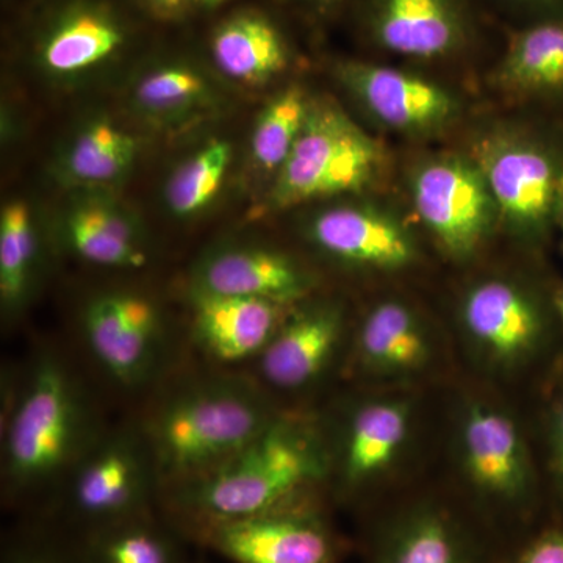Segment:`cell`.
I'll use <instances>...</instances> for the list:
<instances>
[{
  "label": "cell",
  "mask_w": 563,
  "mask_h": 563,
  "mask_svg": "<svg viewBox=\"0 0 563 563\" xmlns=\"http://www.w3.org/2000/svg\"><path fill=\"white\" fill-rule=\"evenodd\" d=\"M3 410L2 483L10 503L51 498L103 428L87 388L69 363L43 350L22 374Z\"/></svg>",
  "instance_id": "6da1fadb"
},
{
  "label": "cell",
  "mask_w": 563,
  "mask_h": 563,
  "mask_svg": "<svg viewBox=\"0 0 563 563\" xmlns=\"http://www.w3.org/2000/svg\"><path fill=\"white\" fill-rule=\"evenodd\" d=\"M276 407L254 380L203 374L174 384L139 421L162 493L213 472L261 435Z\"/></svg>",
  "instance_id": "7a4b0ae2"
},
{
  "label": "cell",
  "mask_w": 563,
  "mask_h": 563,
  "mask_svg": "<svg viewBox=\"0 0 563 563\" xmlns=\"http://www.w3.org/2000/svg\"><path fill=\"white\" fill-rule=\"evenodd\" d=\"M328 466V451L312 422L279 412L213 472L163 493L158 510L176 528L251 517L303 498Z\"/></svg>",
  "instance_id": "3957f363"
},
{
  "label": "cell",
  "mask_w": 563,
  "mask_h": 563,
  "mask_svg": "<svg viewBox=\"0 0 563 563\" xmlns=\"http://www.w3.org/2000/svg\"><path fill=\"white\" fill-rule=\"evenodd\" d=\"M161 483L139 422L103 429L69 474L54 504L55 521L79 533L158 510Z\"/></svg>",
  "instance_id": "277c9868"
},
{
  "label": "cell",
  "mask_w": 563,
  "mask_h": 563,
  "mask_svg": "<svg viewBox=\"0 0 563 563\" xmlns=\"http://www.w3.org/2000/svg\"><path fill=\"white\" fill-rule=\"evenodd\" d=\"M383 147L332 103L313 102L295 147L277 172V209L357 192L383 172Z\"/></svg>",
  "instance_id": "5b68a950"
},
{
  "label": "cell",
  "mask_w": 563,
  "mask_h": 563,
  "mask_svg": "<svg viewBox=\"0 0 563 563\" xmlns=\"http://www.w3.org/2000/svg\"><path fill=\"white\" fill-rule=\"evenodd\" d=\"M459 450L483 520L528 525L539 506V479L514 417L493 404H470L462 417Z\"/></svg>",
  "instance_id": "8992f818"
},
{
  "label": "cell",
  "mask_w": 563,
  "mask_h": 563,
  "mask_svg": "<svg viewBox=\"0 0 563 563\" xmlns=\"http://www.w3.org/2000/svg\"><path fill=\"white\" fill-rule=\"evenodd\" d=\"M81 336L103 376L129 391L157 384L172 358L161 307L140 291L91 298L81 313Z\"/></svg>",
  "instance_id": "52a82bcc"
},
{
  "label": "cell",
  "mask_w": 563,
  "mask_h": 563,
  "mask_svg": "<svg viewBox=\"0 0 563 563\" xmlns=\"http://www.w3.org/2000/svg\"><path fill=\"white\" fill-rule=\"evenodd\" d=\"M176 529L232 563H342L339 537L306 496L251 517Z\"/></svg>",
  "instance_id": "ba28073f"
},
{
  "label": "cell",
  "mask_w": 563,
  "mask_h": 563,
  "mask_svg": "<svg viewBox=\"0 0 563 563\" xmlns=\"http://www.w3.org/2000/svg\"><path fill=\"white\" fill-rule=\"evenodd\" d=\"M499 218L523 239L542 240L558 224L563 188V154L533 135H498L481 150L479 161Z\"/></svg>",
  "instance_id": "9c48e42d"
},
{
  "label": "cell",
  "mask_w": 563,
  "mask_h": 563,
  "mask_svg": "<svg viewBox=\"0 0 563 563\" xmlns=\"http://www.w3.org/2000/svg\"><path fill=\"white\" fill-rule=\"evenodd\" d=\"M558 318L553 299L520 282L487 279L463 296V331L474 350L496 368H520L548 350Z\"/></svg>",
  "instance_id": "30bf717a"
},
{
  "label": "cell",
  "mask_w": 563,
  "mask_h": 563,
  "mask_svg": "<svg viewBox=\"0 0 563 563\" xmlns=\"http://www.w3.org/2000/svg\"><path fill=\"white\" fill-rule=\"evenodd\" d=\"M415 210L448 254L465 258L483 246L499 218L479 163L443 155L413 174Z\"/></svg>",
  "instance_id": "8fae6325"
},
{
  "label": "cell",
  "mask_w": 563,
  "mask_h": 563,
  "mask_svg": "<svg viewBox=\"0 0 563 563\" xmlns=\"http://www.w3.org/2000/svg\"><path fill=\"white\" fill-rule=\"evenodd\" d=\"M365 563H499L472 520L432 499L393 510L373 526Z\"/></svg>",
  "instance_id": "7c38bea8"
},
{
  "label": "cell",
  "mask_w": 563,
  "mask_h": 563,
  "mask_svg": "<svg viewBox=\"0 0 563 563\" xmlns=\"http://www.w3.org/2000/svg\"><path fill=\"white\" fill-rule=\"evenodd\" d=\"M309 236L325 255L357 268L399 272L418 257L412 232L395 214L372 206H339L318 213Z\"/></svg>",
  "instance_id": "4fadbf2b"
},
{
  "label": "cell",
  "mask_w": 563,
  "mask_h": 563,
  "mask_svg": "<svg viewBox=\"0 0 563 563\" xmlns=\"http://www.w3.org/2000/svg\"><path fill=\"white\" fill-rule=\"evenodd\" d=\"M344 318L336 303L318 302L290 312L254 362L266 387L299 391L331 366L342 343Z\"/></svg>",
  "instance_id": "5bb4252c"
},
{
  "label": "cell",
  "mask_w": 563,
  "mask_h": 563,
  "mask_svg": "<svg viewBox=\"0 0 563 563\" xmlns=\"http://www.w3.org/2000/svg\"><path fill=\"white\" fill-rule=\"evenodd\" d=\"M343 80L365 109L395 131H440L455 120L459 101L435 81L387 66L346 65Z\"/></svg>",
  "instance_id": "9a60e30c"
},
{
  "label": "cell",
  "mask_w": 563,
  "mask_h": 563,
  "mask_svg": "<svg viewBox=\"0 0 563 563\" xmlns=\"http://www.w3.org/2000/svg\"><path fill=\"white\" fill-rule=\"evenodd\" d=\"M192 339L221 366L254 363L272 342L291 306L266 299L192 291Z\"/></svg>",
  "instance_id": "2e32d148"
},
{
  "label": "cell",
  "mask_w": 563,
  "mask_h": 563,
  "mask_svg": "<svg viewBox=\"0 0 563 563\" xmlns=\"http://www.w3.org/2000/svg\"><path fill=\"white\" fill-rule=\"evenodd\" d=\"M312 284V276L279 251L236 246L211 252L199 263L192 291L292 306L309 295Z\"/></svg>",
  "instance_id": "e0dca14e"
},
{
  "label": "cell",
  "mask_w": 563,
  "mask_h": 563,
  "mask_svg": "<svg viewBox=\"0 0 563 563\" xmlns=\"http://www.w3.org/2000/svg\"><path fill=\"white\" fill-rule=\"evenodd\" d=\"M374 38L404 57H446L466 38L465 14L459 0H374Z\"/></svg>",
  "instance_id": "ac0fdd59"
},
{
  "label": "cell",
  "mask_w": 563,
  "mask_h": 563,
  "mask_svg": "<svg viewBox=\"0 0 563 563\" xmlns=\"http://www.w3.org/2000/svg\"><path fill=\"white\" fill-rule=\"evenodd\" d=\"M410 422L412 407L407 399H372L352 412L340 451L344 492H358L390 468L407 442Z\"/></svg>",
  "instance_id": "d6986e66"
},
{
  "label": "cell",
  "mask_w": 563,
  "mask_h": 563,
  "mask_svg": "<svg viewBox=\"0 0 563 563\" xmlns=\"http://www.w3.org/2000/svg\"><path fill=\"white\" fill-rule=\"evenodd\" d=\"M355 354L366 372L404 376L421 372L431 361V335L407 303L387 299L373 306L363 318Z\"/></svg>",
  "instance_id": "ffe728a7"
},
{
  "label": "cell",
  "mask_w": 563,
  "mask_h": 563,
  "mask_svg": "<svg viewBox=\"0 0 563 563\" xmlns=\"http://www.w3.org/2000/svg\"><path fill=\"white\" fill-rule=\"evenodd\" d=\"M69 536L81 563H190L187 539L158 510Z\"/></svg>",
  "instance_id": "44dd1931"
},
{
  "label": "cell",
  "mask_w": 563,
  "mask_h": 563,
  "mask_svg": "<svg viewBox=\"0 0 563 563\" xmlns=\"http://www.w3.org/2000/svg\"><path fill=\"white\" fill-rule=\"evenodd\" d=\"M65 236L70 252L91 265L139 272L150 263V252L131 218L106 202L88 201L70 211Z\"/></svg>",
  "instance_id": "7402d4cb"
},
{
  "label": "cell",
  "mask_w": 563,
  "mask_h": 563,
  "mask_svg": "<svg viewBox=\"0 0 563 563\" xmlns=\"http://www.w3.org/2000/svg\"><path fill=\"white\" fill-rule=\"evenodd\" d=\"M211 52L225 76L244 84H262L287 66V47L280 33L272 22L252 14L222 25Z\"/></svg>",
  "instance_id": "603a6c76"
},
{
  "label": "cell",
  "mask_w": 563,
  "mask_h": 563,
  "mask_svg": "<svg viewBox=\"0 0 563 563\" xmlns=\"http://www.w3.org/2000/svg\"><path fill=\"white\" fill-rule=\"evenodd\" d=\"M504 84L542 98L563 96V22H547L518 35L503 63Z\"/></svg>",
  "instance_id": "cb8c5ba5"
},
{
  "label": "cell",
  "mask_w": 563,
  "mask_h": 563,
  "mask_svg": "<svg viewBox=\"0 0 563 563\" xmlns=\"http://www.w3.org/2000/svg\"><path fill=\"white\" fill-rule=\"evenodd\" d=\"M38 257L31 210L10 202L0 217V299L7 313L20 312L31 298Z\"/></svg>",
  "instance_id": "d4e9b609"
},
{
  "label": "cell",
  "mask_w": 563,
  "mask_h": 563,
  "mask_svg": "<svg viewBox=\"0 0 563 563\" xmlns=\"http://www.w3.org/2000/svg\"><path fill=\"white\" fill-rule=\"evenodd\" d=\"M122 43V32L98 11H80L52 33L43 51L47 69L57 74L80 73L110 57Z\"/></svg>",
  "instance_id": "484cf974"
},
{
  "label": "cell",
  "mask_w": 563,
  "mask_h": 563,
  "mask_svg": "<svg viewBox=\"0 0 563 563\" xmlns=\"http://www.w3.org/2000/svg\"><path fill=\"white\" fill-rule=\"evenodd\" d=\"M136 141L109 121L92 122L74 141L68 161L69 176L80 184H107L132 165Z\"/></svg>",
  "instance_id": "4316f807"
},
{
  "label": "cell",
  "mask_w": 563,
  "mask_h": 563,
  "mask_svg": "<svg viewBox=\"0 0 563 563\" xmlns=\"http://www.w3.org/2000/svg\"><path fill=\"white\" fill-rule=\"evenodd\" d=\"M310 106L301 88L291 87L262 110L251 140L252 158L258 168L279 172L299 139Z\"/></svg>",
  "instance_id": "83f0119b"
},
{
  "label": "cell",
  "mask_w": 563,
  "mask_h": 563,
  "mask_svg": "<svg viewBox=\"0 0 563 563\" xmlns=\"http://www.w3.org/2000/svg\"><path fill=\"white\" fill-rule=\"evenodd\" d=\"M232 147L228 141L213 140L190 161L184 163L166 187V201L177 217H191L220 191L231 165Z\"/></svg>",
  "instance_id": "f1b7e54d"
},
{
  "label": "cell",
  "mask_w": 563,
  "mask_h": 563,
  "mask_svg": "<svg viewBox=\"0 0 563 563\" xmlns=\"http://www.w3.org/2000/svg\"><path fill=\"white\" fill-rule=\"evenodd\" d=\"M0 563H81L73 537L55 523H33L11 533Z\"/></svg>",
  "instance_id": "f546056e"
},
{
  "label": "cell",
  "mask_w": 563,
  "mask_h": 563,
  "mask_svg": "<svg viewBox=\"0 0 563 563\" xmlns=\"http://www.w3.org/2000/svg\"><path fill=\"white\" fill-rule=\"evenodd\" d=\"M206 84L195 70L184 66L158 69L144 77L136 87V101L154 113L188 109L202 98Z\"/></svg>",
  "instance_id": "4dcf8cb0"
},
{
  "label": "cell",
  "mask_w": 563,
  "mask_h": 563,
  "mask_svg": "<svg viewBox=\"0 0 563 563\" xmlns=\"http://www.w3.org/2000/svg\"><path fill=\"white\" fill-rule=\"evenodd\" d=\"M499 563H563V521L529 532Z\"/></svg>",
  "instance_id": "1f68e13d"
},
{
  "label": "cell",
  "mask_w": 563,
  "mask_h": 563,
  "mask_svg": "<svg viewBox=\"0 0 563 563\" xmlns=\"http://www.w3.org/2000/svg\"><path fill=\"white\" fill-rule=\"evenodd\" d=\"M547 418L548 457L555 504L563 521V383L559 384Z\"/></svg>",
  "instance_id": "d6a6232c"
},
{
  "label": "cell",
  "mask_w": 563,
  "mask_h": 563,
  "mask_svg": "<svg viewBox=\"0 0 563 563\" xmlns=\"http://www.w3.org/2000/svg\"><path fill=\"white\" fill-rule=\"evenodd\" d=\"M155 9L166 11V13H173V11L179 10L184 0H150Z\"/></svg>",
  "instance_id": "836d02e7"
},
{
  "label": "cell",
  "mask_w": 563,
  "mask_h": 563,
  "mask_svg": "<svg viewBox=\"0 0 563 563\" xmlns=\"http://www.w3.org/2000/svg\"><path fill=\"white\" fill-rule=\"evenodd\" d=\"M553 303L555 314H558V320L563 325V285L554 291Z\"/></svg>",
  "instance_id": "e575fe53"
},
{
  "label": "cell",
  "mask_w": 563,
  "mask_h": 563,
  "mask_svg": "<svg viewBox=\"0 0 563 563\" xmlns=\"http://www.w3.org/2000/svg\"><path fill=\"white\" fill-rule=\"evenodd\" d=\"M558 224L561 225L562 233H563V188H562V195H561V202H559Z\"/></svg>",
  "instance_id": "d590c367"
},
{
  "label": "cell",
  "mask_w": 563,
  "mask_h": 563,
  "mask_svg": "<svg viewBox=\"0 0 563 563\" xmlns=\"http://www.w3.org/2000/svg\"><path fill=\"white\" fill-rule=\"evenodd\" d=\"M195 2L201 3V5H217V3L224 2V0H195Z\"/></svg>",
  "instance_id": "8d00e7d4"
},
{
  "label": "cell",
  "mask_w": 563,
  "mask_h": 563,
  "mask_svg": "<svg viewBox=\"0 0 563 563\" xmlns=\"http://www.w3.org/2000/svg\"><path fill=\"white\" fill-rule=\"evenodd\" d=\"M518 2L548 3V2H555V0H518Z\"/></svg>",
  "instance_id": "74e56055"
}]
</instances>
